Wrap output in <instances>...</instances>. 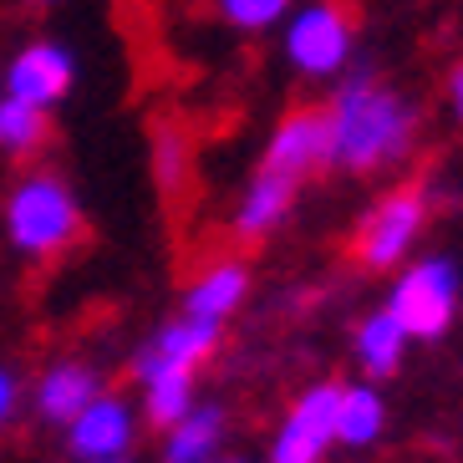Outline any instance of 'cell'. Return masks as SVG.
I'll use <instances>...</instances> for the list:
<instances>
[{
	"instance_id": "obj_1",
	"label": "cell",
	"mask_w": 463,
	"mask_h": 463,
	"mask_svg": "<svg viewBox=\"0 0 463 463\" xmlns=\"http://www.w3.org/2000/svg\"><path fill=\"white\" fill-rule=\"evenodd\" d=\"M418 137V118L387 82H377L372 67H356L341 77L336 97L326 108V164L346 174H372V168L402 164Z\"/></svg>"
},
{
	"instance_id": "obj_2",
	"label": "cell",
	"mask_w": 463,
	"mask_h": 463,
	"mask_svg": "<svg viewBox=\"0 0 463 463\" xmlns=\"http://www.w3.org/2000/svg\"><path fill=\"white\" fill-rule=\"evenodd\" d=\"M87 219L67 178L26 174L5 199V240L26 260H56L82 240Z\"/></svg>"
},
{
	"instance_id": "obj_3",
	"label": "cell",
	"mask_w": 463,
	"mask_h": 463,
	"mask_svg": "<svg viewBox=\"0 0 463 463\" xmlns=\"http://www.w3.org/2000/svg\"><path fill=\"white\" fill-rule=\"evenodd\" d=\"M458 296H463V280H458V265L443 255H428L418 265L397 275L392 296H387V311L402 321V331L418 341H433L453 326L458 316Z\"/></svg>"
},
{
	"instance_id": "obj_4",
	"label": "cell",
	"mask_w": 463,
	"mask_h": 463,
	"mask_svg": "<svg viewBox=\"0 0 463 463\" xmlns=\"http://www.w3.org/2000/svg\"><path fill=\"white\" fill-rule=\"evenodd\" d=\"M286 61L300 77H341L352 67V21L341 15L336 0H306L286 15Z\"/></svg>"
},
{
	"instance_id": "obj_5",
	"label": "cell",
	"mask_w": 463,
	"mask_h": 463,
	"mask_svg": "<svg viewBox=\"0 0 463 463\" xmlns=\"http://www.w3.org/2000/svg\"><path fill=\"white\" fill-rule=\"evenodd\" d=\"M336 382H316L296 397V408L286 412V422L270 438V463H321L326 449L336 443Z\"/></svg>"
},
{
	"instance_id": "obj_6",
	"label": "cell",
	"mask_w": 463,
	"mask_h": 463,
	"mask_svg": "<svg viewBox=\"0 0 463 463\" xmlns=\"http://www.w3.org/2000/svg\"><path fill=\"white\" fill-rule=\"evenodd\" d=\"M422 224H428L422 194H387V199L367 214L362 234H356V260H362L367 270H392L397 260L418 245Z\"/></svg>"
},
{
	"instance_id": "obj_7",
	"label": "cell",
	"mask_w": 463,
	"mask_h": 463,
	"mask_svg": "<svg viewBox=\"0 0 463 463\" xmlns=\"http://www.w3.org/2000/svg\"><path fill=\"white\" fill-rule=\"evenodd\" d=\"M224 321H204V316H178L168 326L153 331V341H143L133 352V377H153V372H199L209 356L219 352Z\"/></svg>"
},
{
	"instance_id": "obj_8",
	"label": "cell",
	"mask_w": 463,
	"mask_h": 463,
	"mask_svg": "<svg viewBox=\"0 0 463 463\" xmlns=\"http://www.w3.org/2000/svg\"><path fill=\"white\" fill-rule=\"evenodd\" d=\"M77 87V56H71L67 42H26L21 52L11 56V67H5V92L21 97V102H36V108L52 112L61 97Z\"/></svg>"
},
{
	"instance_id": "obj_9",
	"label": "cell",
	"mask_w": 463,
	"mask_h": 463,
	"mask_svg": "<svg viewBox=\"0 0 463 463\" xmlns=\"http://www.w3.org/2000/svg\"><path fill=\"white\" fill-rule=\"evenodd\" d=\"M133 443V402L118 392H97L77 418L67 422V453L71 458H128Z\"/></svg>"
},
{
	"instance_id": "obj_10",
	"label": "cell",
	"mask_w": 463,
	"mask_h": 463,
	"mask_svg": "<svg viewBox=\"0 0 463 463\" xmlns=\"http://www.w3.org/2000/svg\"><path fill=\"white\" fill-rule=\"evenodd\" d=\"M326 153H331V143H326V112H290L286 123L270 133L260 168H270V174H286V178H296V184H306L316 168H326Z\"/></svg>"
},
{
	"instance_id": "obj_11",
	"label": "cell",
	"mask_w": 463,
	"mask_h": 463,
	"mask_svg": "<svg viewBox=\"0 0 463 463\" xmlns=\"http://www.w3.org/2000/svg\"><path fill=\"white\" fill-rule=\"evenodd\" d=\"M102 392V372L87 367V362H52V367L36 377L31 387V408L46 428H67L77 412Z\"/></svg>"
},
{
	"instance_id": "obj_12",
	"label": "cell",
	"mask_w": 463,
	"mask_h": 463,
	"mask_svg": "<svg viewBox=\"0 0 463 463\" xmlns=\"http://www.w3.org/2000/svg\"><path fill=\"white\" fill-rule=\"evenodd\" d=\"M296 178L286 174H270V168H260L255 178L245 184V194H240V204H234V234L240 240H265V234H275L280 224H286L290 204H296Z\"/></svg>"
},
{
	"instance_id": "obj_13",
	"label": "cell",
	"mask_w": 463,
	"mask_h": 463,
	"mask_svg": "<svg viewBox=\"0 0 463 463\" xmlns=\"http://www.w3.org/2000/svg\"><path fill=\"white\" fill-rule=\"evenodd\" d=\"M164 463H214L224 443V408L219 402H194L178 422L164 428Z\"/></svg>"
},
{
	"instance_id": "obj_14",
	"label": "cell",
	"mask_w": 463,
	"mask_h": 463,
	"mask_svg": "<svg viewBox=\"0 0 463 463\" xmlns=\"http://www.w3.org/2000/svg\"><path fill=\"white\" fill-rule=\"evenodd\" d=\"M250 296V270L245 265H234V260H219L209 265L199 280L189 286L184 296V316H204V321H230Z\"/></svg>"
},
{
	"instance_id": "obj_15",
	"label": "cell",
	"mask_w": 463,
	"mask_h": 463,
	"mask_svg": "<svg viewBox=\"0 0 463 463\" xmlns=\"http://www.w3.org/2000/svg\"><path fill=\"white\" fill-rule=\"evenodd\" d=\"M408 331H402V321H397L387 306L382 311H372L362 326H356V362L372 372V377H387V372L402 367V352H408Z\"/></svg>"
},
{
	"instance_id": "obj_16",
	"label": "cell",
	"mask_w": 463,
	"mask_h": 463,
	"mask_svg": "<svg viewBox=\"0 0 463 463\" xmlns=\"http://www.w3.org/2000/svg\"><path fill=\"white\" fill-rule=\"evenodd\" d=\"M382 428H387V408H382V392L377 387H341V402H336V438L346 449H367L377 443Z\"/></svg>"
},
{
	"instance_id": "obj_17",
	"label": "cell",
	"mask_w": 463,
	"mask_h": 463,
	"mask_svg": "<svg viewBox=\"0 0 463 463\" xmlns=\"http://www.w3.org/2000/svg\"><path fill=\"white\" fill-rule=\"evenodd\" d=\"M52 137V112L36 108V102H21V97H0V148L11 158H31V153L46 148Z\"/></svg>"
},
{
	"instance_id": "obj_18",
	"label": "cell",
	"mask_w": 463,
	"mask_h": 463,
	"mask_svg": "<svg viewBox=\"0 0 463 463\" xmlns=\"http://www.w3.org/2000/svg\"><path fill=\"white\" fill-rule=\"evenodd\" d=\"M194 402H199L194 397V372H153V377H143V412H148L153 428L178 422Z\"/></svg>"
},
{
	"instance_id": "obj_19",
	"label": "cell",
	"mask_w": 463,
	"mask_h": 463,
	"mask_svg": "<svg viewBox=\"0 0 463 463\" xmlns=\"http://www.w3.org/2000/svg\"><path fill=\"white\" fill-rule=\"evenodd\" d=\"M214 11L234 31H270L296 11V0H214Z\"/></svg>"
},
{
	"instance_id": "obj_20",
	"label": "cell",
	"mask_w": 463,
	"mask_h": 463,
	"mask_svg": "<svg viewBox=\"0 0 463 463\" xmlns=\"http://www.w3.org/2000/svg\"><path fill=\"white\" fill-rule=\"evenodd\" d=\"M153 168H158V184L164 189H178L184 174H189V143L174 123H158L153 128Z\"/></svg>"
},
{
	"instance_id": "obj_21",
	"label": "cell",
	"mask_w": 463,
	"mask_h": 463,
	"mask_svg": "<svg viewBox=\"0 0 463 463\" xmlns=\"http://www.w3.org/2000/svg\"><path fill=\"white\" fill-rule=\"evenodd\" d=\"M15 402H21V377L11 367H0V428L15 418Z\"/></svg>"
},
{
	"instance_id": "obj_22",
	"label": "cell",
	"mask_w": 463,
	"mask_h": 463,
	"mask_svg": "<svg viewBox=\"0 0 463 463\" xmlns=\"http://www.w3.org/2000/svg\"><path fill=\"white\" fill-rule=\"evenodd\" d=\"M449 102H453V112L463 118V67H453V77H449Z\"/></svg>"
},
{
	"instance_id": "obj_23",
	"label": "cell",
	"mask_w": 463,
	"mask_h": 463,
	"mask_svg": "<svg viewBox=\"0 0 463 463\" xmlns=\"http://www.w3.org/2000/svg\"><path fill=\"white\" fill-rule=\"evenodd\" d=\"M92 463H128V458H92Z\"/></svg>"
},
{
	"instance_id": "obj_24",
	"label": "cell",
	"mask_w": 463,
	"mask_h": 463,
	"mask_svg": "<svg viewBox=\"0 0 463 463\" xmlns=\"http://www.w3.org/2000/svg\"><path fill=\"white\" fill-rule=\"evenodd\" d=\"M219 463H245V458H219Z\"/></svg>"
},
{
	"instance_id": "obj_25",
	"label": "cell",
	"mask_w": 463,
	"mask_h": 463,
	"mask_svg": "<svg viewBox=\"0 0 463 463\" xmlns=\"http://www.w3.org/2000/svg\"><path fill=\"white\" fill-rule=\"evenodd\" d=\"M31 5H46V0H31Z\"/></svg>"
}]
</instances>
